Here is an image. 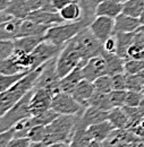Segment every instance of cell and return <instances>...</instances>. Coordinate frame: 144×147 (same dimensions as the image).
<instances>
[{
    "label": "cell",
    "instance_id": "12",
    "mask_svg": "<svg viewBox=\"0 0 144 147\" xmlns=\"http://www.w3.org/2000/svg\"><path fill=\"white\" fill-rule=\"evenodd\" d=\"M90 30L102 43L115 32V18L107 16H96L90 24Z\"/></svg>",
    "mask_w": 144,
    "mask_h": 147
},
{
    "label": "cell",
    "instance_id": "33",
    "mask_svg": "<svg viewBox=\"0 0 144 147\" xmlns=\"http://www.w3.org/2000/svg\"><path fill=\"white\" fill-rule=\"evenodd\" d=\"M30 73V71H29ZM27 73H19L14 75H0V92H3L15 85L18 80H20Z\"/></svg>",
    "mask_w": 144,
    "mask_h": 147
},
{
    "label": "cell",
    "instance_id": "19",
    "mask_svg": "<svg viewBox=\"0 0 144 147\" xmlns=\"http://www.w3.org/2000/svg\"><path fill=\"white\" fill-rule=\"evenodd\" d=\"M44 41V36H22L14 40L15 42V53L17 55H30L35 48Z\"/></svg>",
    "mask_w": 144,
    "mask_h": 147
},
{
    "label": "cell",
    "instance_id": "24",
    "mask_svg": "<svg viewBox=\"0 0 144 147\" xmlns=\"http://www.w3.org/2000/svg\"><path fill=\"white\" fill-rule=\"evenodd\" d=\"M5 11L15 18L25 19L31 13V9L26 0H9V3Z\"/></svg>",
    "mask_w": 144,
    "mask_h": 147
},
{
    "label": "cell",
    "instance_id": "39",
    "mask_svg": "<svg viewBox=\"0 0 144 147\" xmlns=\"http://www.w3.org/2000/svg\"><path fill=\"white\" fill-rule=\"evenodd\" d=\"M144 70V59H128L125 63V73L129 75L139 74Z\"/></svg>",
    "mask_w": 144,
    "mask_h": 147
},
{
    "label": "cell",
    "instance_id": "3",
    "mask_svg": "<svg viewBox=\"0 0 144 147\" xmlns=\"http://www.w3.org/2000/svg\"><path fill=\"white\" fill-rule=\"evenodd\" d=\"M89 16H84L76 22H65L61 24H57L51 26L48 32L44 35V40L52 42L57 45L64 47L68 41H71L73 37L76 36L85 27H89L92 20Z\"/></svg>",
    "mask_w": 144,
    "mask_h": 147
},
{
    "label": "cell",
    "instance_id": "27",
    "mask_svg": "<svg viewBox=\"0 0 144 147\" xmlns=\"http://www.w3.org/2000/svg\"><path fill=\"white\" fill-rule=\"evenodd\" d=\"M108 120L113 126L115 129H128L129 128V120L126 112L123 108H113L109 111Z\"/></svg>",
    "mask_w": 144,
    "mask_h": 147
},
{
    "label": "cell",
    "instance_id": "42",
    "mask_svg": "<svg viewBox=\"0 0 144 147\" xmlns=\"http://www.w3.org/2000/svg\"><path fill=\"white\" fill-rule=\"evenodd\" d=\"M27 5L31 9V11H34L37 9H50V10H56L51 6L52 0H26ZM57 11V10H56Z\"/></svg>",
    "mask_w": 144,
    "mask_h": 147
},
{
    "label": "cell",
    "instance_id": "21",
    "mask_svg": "<svg viewBox=\"0 0 144 147\" xmlns=\"http://www.w3.org/2000/svg\"><path fill=\"white\" fill-rule=\"evenodd\" d=\"M102 55L107 62V68H108V75L113 76L117 74L125 73V63H126V59H124L123 57L117 55L116 52H108L105 51L102 52Z\"/></svg>",
    "mask_w": 144,
    "mask_h": 147
},
{
    "label": "cell",
    "instance_id": "18",
    "mask_svg": "<svg viewBox=\"0 0 144 147\" xmlns=\"http://www.w3.org/2000/svg\"><path fill=\"white\" fill-rule=\"evenodd\" d=\"M50 25H44L36 23L34 20H31L29 18L23 19L20 30H19V35L18 37L22 36H44L48 30L50 28Z\"/></svg>",
    "mask_w": 144,
    "mask_h": 147
},
{
    "label": "cell",
    "instance_id": "10",
    "mask_svg": "<svg viewBox=\"0 0 144 147\" xmlns=\"http://www.w3.org/2000/svg\"><path fill=\"white\" fill-rule=\"evenodd\" d=\"M52 98H54V94L47 88L34 87V92L30 101L31 115H37L44 111L51 109Z\"/></svg>",
    "mask_w": 144,
    "mask_h": 147
},
{
    "label": "cell",
    "instance_id": "23",
    "mask_svg": "<svg viewBox=\"0 0 144 147\" xmlns=\"http://www.w3.org/2000/svg\"><path fill=\"white\" fill-rule=\"evenodd\" d=\"M23 19L12 18L0 24V40H16L19 35V30Z\"/></svg>",
    "mask_w": 144,
    "mask_h": 147
},
{
    "label": "cell",
    "instance_id": "49",
    "mask_svg": "<svg viewBox=\"0 0 144 147\" xmlns=\"http://www.w3.org/2000/svg\"><path fill=\"white\" fill-rule=\"evenodd\" d=\"M135 40H137L139 42H141L144 45V32H136V34H135Z\"/></svg>",
    "mask_w": 144,
    "mask_h": 147
},
{
    "label": "cell",
    "instance_id": "7",
    "mask_svg": "<svg viewBox=\"0 0 144 147\" xmlns=\"http://www.w3.org/2000/svg\"><path fill=\"white\" fill-rule=\"evenodd\" d=\"M51 109L60 115L61 114L75 115V114L82 113L85 108L74 98L72 94L66 92H59L52 98Z\"/></svg>",
    "mask_w": 144,
    "mask_h": 147
},
{
    "label": "cell",
    "instance_id": "55",
    "mask_svg": "<svg viewBox=\"0 0 144 147\" xmlns=\"http://www.w3.org/2000/svg\"><path fill=\"white\" fill-rule=\"evenodd\" d=\"M141 125H142V126L144 127V118L142 119V121H141Z\"/></svg>",
    "mask_w": 144,
    "mask_h": 147
},
{
    "label": "cell",
    "instance_id": "11",
    "mask_svg": "<svg viewBox=\"0 0 144 147\" xmlns=\"http://www.w3.org/2000/svg\"><path fill=\"white\" fill-rule=\"evenodd\" d=\"M82 71H83L84 79H86L89 82H92V83L95 79H98L99 77L108 75L107 62H106L103 55H100L89 59L84 63V66L82 68Z\"/></svg>",
    "mask_w": 144,
    "mask_h": 147
},
{
    "label": "cell",
    "instance_id": "29",
    "mask_svg": "<svg viewBox=\"0 0 144 147\" xmlns=\"http://www.w3.org/2000/svg\"><path fill=\"white\" fill-rule=\"evenodd\" d=\"M88 107H93V108H96V109H100V110L103 111H110L113 109L108 93L98 92V91L93 93L92 97L89 101Z\"/></svg>",
    "mask_w": 144,
    "mask_h": 147
},
{
    "label": "cell",
    "instance_id": "26",
    "mask_svg": "<svg viewBox=\"0 0 144 147\" xmlns=\"http://www.w3.org/2000/svg\"><path fill=\"white\" fill-rule=\"evenodd\" d=\"M136 32H130V33H124V32H119V33H115L116 38H117V55L123 57L124 59H127V52L129 47L132 45V43L134 42Z\"/></svg>",
    "mask_w": 144,
    "mask_h": 147
},
{
    "label": "cell",
    "instance_id": "31",
    "mask_svg": "<svg viewBox=\"0 0 144 147\" xmlns=\"http://www.w3.org/2000/svg\"><path fill=\"white\" fill-rule=\"evenodd\" d=\"M144 11V0H126L124 1L123 13L128 16L140 18Z\"/></svg>",
    "mask_w": 144,
    "mask_h": 147
},
{
    "label": "cell",
    "instance_id": "34",
    "mask_svg": "<svg viewBox=\"0 0 144 147\" xmlns=\"http://www.w3.org/2000/svg\"><path fill=\"white\" fill-rule=\"evenodd\" d=\"M123 109L126 112L127 117H128V120H129V128L135 127V126H137V125L141 123V121H142V119H143L144 117H143V114L141 113V111H140L139 108H136V107H127V105H125Z\"/></svg>",
    "mask_w": 144,
    "mask_h": 147
},
{
    "label": "cell",
    "instance_id": "4",
    "mask_svg": "<svg viewBox=\"0 0 144 147\" xmlns=\"http://www.w3.org/2000/svg\"><path fill=\"white\" fill-rule=\"evenodd\" d=\"M34 88L31 90L24 97H22L17 103L10 108L5 114L0 117V131H6L8 129L13 128L17 125L19 121L32 117L30 111V101L33 95Z\"/></svg>",
    "mask_w": 144,
    "mask_h": 147
},
{
    "label": "cell",
    "instance_id": "13",
    "mask_svg": "<svg viewBox=\"0 0 144 147\" xmlns=\"http://www.w3.org/2000/svg\"><path fill=\"white\" fill-rule=\"evenodd\" d=\"M109 118V111H103L93 107L85 108L78 119V125L88 128L92 125L107 121Z\"/></svg>",
    "mask_w": 144,
    "mask_h": 147
},
{
    "label": "cell",
    "instance_id": "36",
    "mask_svg": "<svg viewBox=\"0 0 144 147\" xmlns=\"http://www.w3.org/2000/svg\"><path fill=\"white\" fill-rule=\"evenodd\" d=\"M94 88L98 92L102 93H110L112 91V82H111V76L110 75H105L99 77L93 82Z\"/></svg>",
    "mask_w": 144,
    "mask_h": 147
},
{
    "label": "cell",
    "instance_id": "47",
    "mask_svg": "<svg viewBox=\"0 0 144 147\" xmlns=\"http://www.w3.org/2000/svg\"><path fill=\"white\" fill-rule=\"evenodd\" d=\"M103 49L108 52H117V38L115 34L103 42Z\"/></svg>",
    "mask_w": 144,
    "mask_h": 147
},
{
    "label": "cell",
    "instance_id": "15",
    "mask_svg": "<svg viewBox=\"0 0 144 147\" xmlns=\"http://www.w3.org/2000/svg\"><path fill=\"white\" fill-rule=\"evenodd\" d=\"M84 63H79L74 70H72L69 74H67L65 77L60 78V91L61 92H66L72 94L73 91L76 88V86L84 79L83 77V71H82V68H83Z\"/></svg>",
    "mask_w": 144,
    "mask_h": 147
},
{
    "label": "cell",
    "instance_id": "48",
    "mask_svg": "<svg viewBox=\"0 0 144 147\" xmlns=\"http://www.w3.org/2000/svg\"><path fill=\"white\" fill-rule=\"evenodd\" d=\"M72 2H77V1L76 0H52L51 1V6L57 11H59L60 9H62L64 7H66L67 5H69Z\"/></svg>",
    "mask_w": 144,
    "mask_h": 147
},
{
    "label": "cell",
    "instance_id": "41",
    "mask_svg": "<svg viewBox=\"0 0 144 147\" xmlns=\"http://www.w3.org/2000/svg\"><path fill=\"white\" fill-rule=\"evenodd\" d=\"M144 95L142 92H136V91H127L126 96V105L127 107H136L139 108Z\"/></svg>",
    "mask_w": 144,
    "mask_h": 147
},
{
    "label": "cell",
    "instance_id": "54",
    "mask_svg": "<svg viewBox=\"0 0 144 147\" xmlns=\"http://www.w3.org/2000/svg\"><path fill=\"white\" fill-rule=\"evenodd\" d=\"M137 32H144V24H143V25H141V26H140V28L137 30Z\"/></svg>",
    "mask_w": 144,
    "mask_h": 147
},
{
    "label": "cell",
    "instance_id": "20",
    "mask_svg": "<svg viewBox=\"0 0 144 147\" xmlns=\"http://www.w3.org/2000/svg\"><path fill=\"white\" fill-rule=\"evenodd\" d=\"M94 92H95V88H94L93 83L86 80V79H83L76 86V88L73 91L72 95L78 103H81L84 108H88L89 101H90V98L92 97Z\"/></svg>",
    "mask_w": 144,
    "mask_h": 147
},
{
    "label": "cell",
    "instance_id": "16",
    "mask_svg": "<svg viewBox=\"0 0 144 147\" xmlns=\"http://www.w3.org/2000/svg\"><path fill=\"white\" fill-rule=\"evenodd\" d=\"M124 2L118 0H105L100 2L94 11L95 17L96 16H107L111 18H116L119 14L123 13Z\"/></svg>",
    "mask_w": 144,
    "mask_h": 147
},
{
    "label": "cell",
    "instance_id": "35",
    "mask_svg": "<svg viewBox=\"0 0 144 147\" xmlns=\"http://www.w3.org/2000/svg\"><path fill=\"white\" fill-rule=\"evenodd\" d=\"M109 96L113 108H124L126 105L127 90H112Z\"/></svg>",
    "mask_w": 144,
    "mask_h": 147
},
{
    "label": "cell",
    "instance_id": "28",
    "mask_svg": "<svg viewBox=\"0 0 144 147\" xmlns=\"http://www.w3.org/2000/svg\"><path fill=\"white\" fill-rule=\"evenodd\" d=\"M92 138L88 132V128L78 125H76V129L73 136V139L69 144V147H88L92 143Z\"/></svg>",
    "mask_w": 144,
    "mask_h": 147
},
{
    "label": "cell",
    "instance_id": "14",
    "mask_svg": "<svg viewBox=\"0 0 144 147\" xmlns=\"http://www.w3.org/2000/svg\"><path fill=\"white\" fill-rule=\"evenodd\" d=\"M27 18L31 20H34L36 23L44 24V25H50L54 26L57 24L65 23V20L60 16L59 11L50 10V9H37L34 11H31Z\"/></svg>",
    "mask_w": 144,
    "mask_h": 147
},
{
    "label": "cell",
    "instance_id": "32",
    "mask_svg": "<svg viewBox=\"0 0 144 147\" xmlns=\"http://www.w3.org/2000/svg\"><path fill=\"white\" fill-rule=\"evenodd\" d=\"M19 73H24V71L19 67L17 60H16V57L14 55L9 57V58H7V59H5V60H1L0 74H2V75H14V74Z\"/></svg>",
    "mask_w": 144,
    "mask_h": 147
},
{
    "label": "cell",
    "instance_id": "17",
    "mask_svg": "<svg viewBox=\"0 0 144 147\" xmlns=\"http://www.w3.org/2000/svg\"><path fill=\"white\" fill-rule=\"evenodd\" d=\"M140 18L128 16L126 14L122 13L115 18V33L124 32V33H130V32H137V30L141 26Z\"/></svg>",
    "mask_w": 144,
    "mask_h": 147
},
{
    "label": "cell",
    "instance_id": "43",
    "mask_svg": "<svg viewBox=\"0 0 144 147\" xmlns=\"http://www.w3.org/2000/svg\"><path fill=\"white\" fill-rule=\"evenodd\" d=\"M111 82H112V90H127L126 73L111 76Z\"/></svg>",
    "mask_w": 144,
    "mask_h": 147
},
{
    "label": "cell",
    "instance_id": "38",
    "mask_svg": "<svg viewBox=\"0 0 144 147\" xmlns=\"http://www.w3.org/2000/svg\"><path fill=\"white\" fill-rule=\"evenodd\" d=\"M127 76V91H136V92H143L144 84L141 79V77L137 74L129 75L126 74Z\"/></svg>",
    "mask_w": 144,
    "mask_h": 147
},
{
    "label": "cell",
    "instance_id": "46",
    "mask_svg": "<svg viewBox=\"0 0 144 147\" xmlns=\"http://www.w3.org/2000/svg\"><path fill=\"white\" fill-rule=\"evenodd\" d=\"M102 1H105V0H88V8H86V11H85V16H89L91 18H95V15H94L95 8ZM118 1L124 2L126 0H118Z\"/></svg>",
    "mask_w": 144,
    "mask_h": 147
},
{
    "label": "cell",
    "instance_id": "25",
    "mask_svg": "<svg viewBox=\"0 0 144 147\" xmlns=\"http://www.w3.org/2000/svg\"><path fill=\"white\" fill-rule=\"evenodd\" d=\"M60 16L65 22H76L84 17V9L78 2H72L59 10Z\"/></svg>",
    "mask_w": 144,
    "mask_h": 147
},
{
    "label": "cell",
    "instance_id": "37",
    "mask_svg": "<svg viewBox=\"0 0 144 147\" xmlns=\"http://www.w3.org/2000/svg\"><path fill=\"white\" fill-rule=\"evenodd\" d=\"M15 53L14 40H0V60H5Z\"/></svg>",
    "mask_w": 144,
    "mask_h": 147
},
{
    "label": "cell",
    "instance_id": "8",
    "mask_svg": "<svg viewBox=\"0 0 144 147\" xmlns=\"http://www.w3.org/2000/svg\"><path fill=\"white\" fill-rule=\"evenodd\" d=\"M56 59L46 62L43 65L41 75L39 77V79L36 80L35 87L36 88H47L48 91L54 94V96L57 93L61 92L60 91V77L58 76L57 70H56Z\"/></svg>",
    "mask_w": 144,
    "mask_h": 147
},
{
    "label": "cell",
    "instance_id": "53",
    "mask_svg": "<svg viewBox=\"0 0 144 147\" xmlns=\"http://www.w3.org/2000/svg\"><path fill=\"white\" fill-rule=\"evenodd\" d=\"M140 22H141V24H142V25L144 24V11L142 13V15L140 16Z\"/></svg>",
    "mask_w": 144,
    "mask_h": 147
},
{
    "label": "cell",
    "instance_id": "5",
    "mask_svg": "<svg viewBox=\"0 0 144 147\" xmlns=\"http://www.w3.org/2000/svg\"><path fill=\"white\" fill-rule=\"evenodd\" d=\"M72 41L81 52L84 62H86L93 57L102 55L105 50L103 43L99 41L98 37L92 33L90 27H85L84 30H82L76 36L73 37Z\"/></svg>",
    "mask_w": 144,
    "mask_h": 147
},
{
    "label": "cell",
    "instance_id": "6",
    "mask_svg": "<svg viewBox=\"0 0 144 147\" xmlns=\"http://www.w3.org/2000/svg\"><path fill=\"white\" fill-rule=\"evenodd\" d=\"M85 63L83 57L72 40L68 41L56 59V70L60 78L74 70L79 63Z\"/></svg>",
    "mask_w": 144,
    "mask_h": 147
},
{
    "label": "cell",
    "instance_id": "52",
    "mask_svg": "<svg viewBox=\"0 0 144 147\" xmlns=\"http://www.w3.org/2000/svg\"><path fill=\"white\" fill-rule=\"evenodd\" d=\"M139 109H140L141 113L143 114V117H144V97H143V100H142V102H141V104H140V107H139Z\"/></svg>",
    "mask_w": 144,
    "mask_h": 147
},
{
    "label": "cell",
    "instance_id": "50",
    "mask_svg": "<svg viewBox=\"0 0 144 147\" xmlns=\"http://www.w3.org/2000/svg\"><path fill=\"white\" fill-rule=\"evenodd\" d=\"M84 9V15H85V11H86V8H88V0H76Z\"/></svg>",
    "mask_w": 144,
    "mask_h": 147
},
{
    "label": "cell",
    "instance_id": "22",
    "mask_svg": "<svg viewBox=\"0 0 144 147\" xmlns=\"http://www.w3.org/2000/svg\"><path fill=\"white\" fill-rule=\"evenodd\" d=\"M113 130H115V128L110 123L109 120L88 127V132L91 136V138L93 140H96V142H100V143H103Z\"/></svg>",
    "mask_w": 144,
    "mask_h": 147
},
{
    "label": "cell",
    "instance_id": "44",
    "mask_svg": "<svg viewBox=\"0 0 144 147\" xmlns=\"http://www.w3.org/2000/svg\"><path fill=\"white\" fill-rule=\"evenodd\" d=\"M15 137V129L14 127L6 131H1L0 132V147H7L8 144L13 140V138Z\"/></svg>",
    "mask_w": 144,
    "mask_h": 147
},
{
    "label": "cell",
    "instance_id": "1",
    "mask_svg": "<svg viewBox=\"0 0 144 147\" xmlns=\"http://www.w3.org/2000/svg\"><path fill=\"white\" fill-rule=\"evenodd\" d=\"M43 65L34 70L27 73L20 80H18L10 88L0 93V115L5 114L10 108H13L18 101L25 96V94L35 87L36 80L39 79Z\"/></svg>",
    "mask_w": 144,
    "mask_h": 147
},
{
    "label": "cell",
    "instance_id": "40",
    "mask_svg": "<svg viewBox=\"0 0 144 147\" xmlns=\"http://www.w3.org/2000/svg\"><path fill=\"white\" fill-rule=\"evenodd\" d=\"M47 135L46 126H34L30 129L27 134V138L31 142H44Z\"/></svg>",
    "mask_w": 144,
    "mask_h": 147
},
{
    "label": "cell",
    "instance_id": "51",
    "mask_svg": "<svg viewBox=\"0 0 144 147\" xmlns=\"http://www.w3.org/2000/svg\"><path fill=\"white\" fill-rule=\"evenodd\" d=\"M48 147H69V144L66 143H54L51 145H48Z\"/></svg>",
    "mask_w": 144,
    "mask_h": 147
},
{
    "label": "cell",
    "instance_id": "2",
    "mask_svg": "<svg viewBox=\"0 0 144 147\" xmlns=\"http://www.w3.org/2000/svg\"><path fill=\"white\" fill-rule=\"evenodd\" d=\"M82 113L75 114V115L61 114L57 119H54L50 125L46 126L47 135H46V139L43 143H46L47 145H51L54 143L71 144L75 129H76L77 121Z\"/></svg>",
    "mask_w": 144,
    "mask_h": 147
},
{
    "label": "cell",
    "instance_id": "45",
    "mask_svg": "<svg viewBox=\"0 0 144 147\" xmlns=\"http://www.w3.org/2000/svg\"><path fill=\"white\" fill-rule=\"evenodd\" d=\"M31 143L27 137H14L7 147H30Z\"/></svg>",
    "mask_w": 144,
    "mask_h": 147
},
{
    "label": "cell",
    "instance_id": "30",
    "mask_svg": "<svg viewBox=\"0 0 144 147\" xmlns=\"http://www.w3.org/2000/svg\"><path fill=\"white\" fill-rule=\"evenodd\" d=\"M60 114H58L56 111H54L52 109L44 111L37 115H32L30 117V123L32 127L34 126H48L50 125L54 119H57Z\"/></svg>",
    "mask_w": 144,
    "mask_h": 147
},
{
    "label": "cell",
    "instance_id": "9",
    "mask_svg": "<svg viewBox=\"0 0 144 147\" xmlns=\"http://www.w3.org/2000/svg\"><path fill=\"white\" fill-rule=\"evenodd\" d=\"M64 47L57 45L52 42H49L47 40L42 41L37 47L35 48V50L31 53L32 58H33V67L34 69L41 67L42 65H44L46 62L52 60L54 58H57L60 51L62 50Z\"/></svg>",
    "mask_w": 144,
    "mask_h": 147
}]
</instances>
